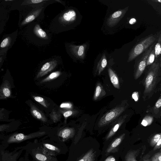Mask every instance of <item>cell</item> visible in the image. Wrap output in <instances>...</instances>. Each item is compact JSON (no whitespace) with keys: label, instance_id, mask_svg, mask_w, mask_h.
Masks as SVG:
<instances>
[{"label":"cell","instance_id":"cell-1","mask_svg":"<svg viewBox=\"0 0 161 161\" xmlns=\"http://www.w3.org/2000/svg\"><path fill=\"white\" fill-rule=\"evenodd\" d=\"M161 81V68L158 60H155L146 72L141 83L144 87L142 98L144 101L151 98L156 92Z\"/></svg>","mask_w":161,"mask_h":161},{"label":"cell","instance_id":"cell-2","mask_svg":"<svg viewBox=\"0 0 161 161\" xmlns=\"http://www.w3.org/2000/svg\"><path fill=\"white\" fill-rule=\"evenodd\" d=\"M158 36L151 34L137 43L130 51L128 62H130L143 53L157 41Z\"/></svg>","mask_w":161,"mask_h":161},{"label":"cell","instance_id":"cell-3","mask_svg":"<svg viewBox=\"0 0 161 161\" xmlns=\"http://www.w3.org/2000/svg\"><path fill=\"white\" fill-rule=\"evenodd\" d=\"M128 106L127 101L125 100L107 112L99 119L98 126L103 127L113 122L125 110Z\"/></svg>","mask_w":161,"mask_h":161},{"label":"cell","instance_id":"cell-4","mask_svg":"<svg viewBox=\"0 0 161 161\" xmlns=\"http://www.w3.org/2000/svg\"><path fill=\"white\" fill-rule=\"evenodd\" d=\"M156 42L149 47L143 53L138 56L139 58H138L136 60L134 66V77L135 80H137L139 78L145 70L146 67V64L148 57L152 50L154 47Z\"/></svg>","mask_w":161,"mask_h":161},{"label":"cell","instance_id":"cell-5","mask_svg":"<svg viewBox=\"0 0 161 161\" xmlns=\"http://www.w3.org/2000/svg\"><path fill=\"white\" fill-rule=\"evenodd\" d=\"M57 64V62L56 60H52L45 63L39 71L36 78L41 77L50 72L56 67Z\"/></svg>","mask_w":161,"mask_h":161},{"label":"cell","instance_id":"cell-6","mask_svg":"<svg viewBox=\"0 0 161 161\" xmlns=\"http://www.w3.org/2000/svg\"><path fill=\"white\" fill-rule=\"evenodd\" d=\"M45 133V132H38L25 135L22 133H19L14 135L11 136L8 139V142H13L20 141L33 137L43 135Z\"/></svg>","mask_w":161,"mask_h":161},{"label":"cell","instance_id":"cell-7","mask_svg":"<svg viewBox=\"0 0 161 161\" xmlns=\"http://www.w3.org/2000/svg\"><path fill=\"white\" fill-rule=\"evenodd\" d=\"M127 9L128 8L114 12L108 19L107 23L108 25L110 27L115 25L122 18Z\"/></svg>","mask_w":161,"mask_h":161},{"label":"cell","instance_id":"cell-8","mask_svg":"<svg viewBox=\"0 0 161 161\" xmlns=\"http://www.w3.org/2000/svg\"><path fill=\"white\" fill-rule=\"evenodd\" d=\"M128 116L127 114H125L120 117L116 120L114 125L106 136V140L109 139L115 134L119 128L125 121Z\"/></svg>","mask_w":161,"mask_h":161},{"label":"cell","instance_id":"cell-9","mask_svg":"<svg viewBox=\"0 0 161 161\" xmlns=\"http://www.w3.org/2000/svg\"><path fill=\"white\" fill-rule=\"evenodd\" d=\"M147 112L151 114L156 118L161 117V94L155 104L151 107L148 108Z\"/></svg>","mask_w":161,"mask_h":161},{"label":"cell","instance_id":"cell-10","mask_svg":"<svg viewBox=\"0 0 161 161\" xmlns=\"http://www.w3.org/2000/svg\"><path fill=\"white\" fill-rule=\"evenodd\" d=\"M11 86L8 81L5 80L2 84L0 89V99H5L11 96Z\"/></svg>","mask_w":161,"mask_h":161},{"label":"cell","instance_id":"cell-11","mask_svg":"<svg viewBox=\"0 0 161 161\" xmlns=\"http://www.w3.org/2000/svg\"><path fill=\"white\" fill-rule=\"evenodd\" d=\"M76 17L75 11L73 10H70L62 14L60 18V21L64 23H69L74 21Z\"/></svg>","mask_w":161,"mask_h":161},{"label":"cell","instance_id":"cell-12","mask_svg":"<svg viewBox=\"0 0 161 161\" xmlns=\"http://www.w3.org/2000/svg\"><path fill=\"white\" fill-rule=\"evenodd\" d=\"M30 111L32 115L36 119L43 122H46L47 119L44 114L36 107L31 104Z\"/></svg>","mask_w":161,"mask_h":161},{"label":"cell","instance_id":"cell-13","mask_svg":"<svg viewBox=\"0 0 161 161\" xmlns=\"http://www.w3.org/2000/svg\"><path fill=\"white\" fill-rule=\"evenodd\" d=\"M70 49L72 53L76 58L82 59L84 57L85 47L84 46L71 45Z\"/></svg>","mask_w":161,"mask_h":161},{"label":"cell","instance_id":"cell-14","mask_svg":"<svg viewBox=\"0 0 161 161\" xmlns=\"http://www.w3.org/2000/svg\"><path fill=\"white\" fill-rule=\"evenodd\" d=\"M106 94L103 86L100 83L98 82L96 85L93 99L95 101L105 96Z\"/></svg>","mask_w":161,"mask_h":161},{"label":"cell","instance_id":"cell-15","mask_svg":"<svg viewBox=\"0 0 161 161\" xmlns=\"http://www.w3.org/2000/svg\"><path fill=\"white\" fill-rule=\"evenodd\" d=\"M108 71L110 81L113 86L115 88L119 89V82L117 75L110 68L108 69Z\"/></svg>","mask_w":161,"mask_h":161},{"label":"cell","instance_id":"cell-16","mask_svg":"<svg viewBox=\"0 0 161 161\" xmlns=\"http://www.w3.org/2000/svg\"><path fill=\"white\" fill-rule=\"evenodd\" d=\"M75 133V129L73 128H65L59 132L58 135L64 139H67L72 136Z\"/></svg>","mask_w":161,"mask_h":161},{"label":"cell","instance_id":"cell-17","mask_svg":"<svg viewBox=\"0 0 161 161\" xmlns=\"http://www.w3.org/2000/svg\"><path fill=\"white\" fill-rule=\"evenodd\" d=\"M155 60H158L161 55V31L158 36L157 42L154 47Z\"/></svg>","mask_w":161,"mask_h":161},{"label":"cell","instance_id":"cell-18","mask_svg":"<svg viewBox=\"0 0 161 161\" xmlns=\"http://www.w3.org/2000/svg\"><path fill=\"white\" fill-rule=\"evenodd\" d=\"M107 64V60L105 54H104L97 64L96 72L98 75H100L106 67Z\"/></svg>","mask_w":161,"mask_h":161},{"label":"cell","instance_id":"cell-19","mask_svg":"<svg viewBox=\"0 0 161 161\" xmlns=\"http://www.w3.org/2000/svg\"><path fill=\"white\" fill-rule=\"evenodd\" d=\"M125 135V134H123L119 137L115 139L108 148L107 152L108 153L111 152L113 149L118 146L124 139Z\"/></svg>","mask_w":161,"mask_h":161},{"label":"cell","instance_id":"cell-20","mask_svg":"<svg viewBox=\"0 0 161 161\" xmlns=\"http://www.w3.org/2000/svg\"><path fill=\"white\" fill-rule=\"evenodd\" d=\"M96 153L92 149H91L78 161H94Z\"/></svg>","mask_w":161,"mask_h":161},{"label":"cell","instance_id":"cell-21","mask_svg":"<svg viewBox=\"0 0 161 161\" xmlns=\"http://www.w3.org/2000/svg\"><path fill=\"white\" fill-rule=\"evenodd\" d=\"M139 150H132L128 152L125 157V161H137L136 158L139 153Z\"/></svg>","mask_w":161,"mask_h":161},{"label":"cell","instance_id":"cell-22","mask_svg":"<svg viewBox=\"0 0 161 161\" xmlns=\"http://www.w3.org/2000/svg\"><path fill=\"white\" fill-rule=\"evenodd\" d=\"M33 32L34 34L39 37L45 39L47 37L46 32L38 24L36 25L35 26L33 29Z\"/></svg>","mask_w":161,"mask_h":161},{"label":"cell","instance_id":"cell-23","mask_svg":"<svg viewBox=\"0 0 161 161\" xmlns=\"http://www.w3.org/2000/svg\"><path fill=\"white\" fill-rule=\"evenodd\" d=\"M41 10V9L37 10L34 11L33 13L28 15L23 21L21 23V25H24L34 20Z\"/></svg>","mask_w":161,"mask_h":161},{"label":"cell","instance_id":"cell-24","mask_svg":"<svg viewBox=\"0 0 161 161\" xmlns=\"http://www.w3.org/2000/svg\"><path fill=\"white\" fill-rule=\"evenodd\" d=\"M61 74V72L59 71H56L51 73L47 77L42 80L40 83H43L49 81L58 77Z\"/></svg>","mask_w":161,"mask_h":161},{"label":"cell","instance_id":"cell-25","mask_svg":"<svg viewBox=\"0 0 161 161\" xmlns=\"http://www.w3.org/2000/svg\"><path fill=\"white\" fill-rule=\"evenodd\" d=\"M61 113L55 110H53L50 114V118L54 123H56L59 121L61 118Z\"/></svg>","mask_w":161,"mask_h":161},{"label":"cell","instance_id":"cell-26","mask_svg":"<svg viewBox=\"0 0 161 161\" xmlns=\"http://www.w3.org/2000/svg\"><path fill=\"white\" fill-rule=\"evenodd\" d=\"M60 112L62 113L64 117L65 120L71 116L76 114L78 113V111L76 110L72 109H66L64 110H60Z\"/></svg>","mask_w":161,"mask_h":161},{"label":"cell","instance_id":"cell-27","mask_svg":"<svg viewBox=\"0 0 161 161\" xmlns=\"http://www.w3.org/2000/svg\"><path fill=\"white\" fill-rule=\"evenodd\" d=\"M155 60V55L154 47L148 57L146 68L151 65L154 63Z\"/></svg>","mask_w":161,"mask_h":161},{"label":"cell","instance_id":"cell-28","mask_svg":"<svg viewBox=\"0 0 161 161\" xmlns=\"http://www.w3.org/2000/svg\"><path fill=\"white\" fill-rule=\"evenodd\" d=\"M34 99L45 108H47L49 104L47 101L43 97L36 96H33Z\"/></svg>","mask_w":161,"mask_h":161},{"label":"cell","instance_id":"cell-29","mask_svg":"<svg viewBox=\"0 0 161 161\" xmlns=\"http://www.w3.org/2000/svg\"><path fill=\"white\" fill-rule=\"evenodd\" d=\"M161 138V133H158L154 135L151 139L150 145L152 147H154Z\"/></svg>","mask_w":161,"mask_h":161},{"label":"cell","instance_id":"cell-30","mask_svg":"<svg viewBox=\"0 0 161 161\" xmlns=\"http://www.w3.org/2000/svg\"><path fill=\"white\" fill-rule=\"evenodd\" d=\"M151 161H161V152L155 153L152 157Z\"/></svg>","mask_w":161,"mask_h":161},{"label":"cell","instance_id":"cell-31","mask_svg":"<svg viewBox=\"0 0 161 161\" xmlns=\"http://www.w3.org/2000/svg\"><path fill=\"white\" fill-rule=\"evenodd\" d=\"M44 145L46 148L50 150L54 151H58V149L56 147L51 144L45 143L44 144Z\"/></svg>","mask_w":161,"mask_h":161},{"label":"cell","instance_id":"cell-32","mask_svg":"<svg viewBox=\"0 0 161 161\" xmlns=\"http://www.w3.org/2000/svg\"><path fill=\"white\" fill-rule=\"evenodd\" d=\"M9 42V39L8 37L4 38L1 42L0 44L1 48H4L7 46Z\"/></svg>","mask_w":161,"mask_h":161},{"label":"cell","instance_id":"cell-33","mask_svg":"<svg viewBox=\"0 0 161 161\" xmlns=\"http://www.w3.org/2000/svg\"><path fill=\"white\" fill-rule=\"evenodd\" d=\"M60 107L61 108H72V105L70 103H63L60 105Z\"/></svg>","mask_w":161,"mask_h":161},{"label":"cell","instance_id":"cell-34","mask_svg":"<svg viewBox=\"0 0 161 161\" xmlns=\"http://www.w3.org/2000/svg\"><path fill=\"white\" fill-rule=\"evenodd\" d=\"M161 147V138L157 142L156 145L154 147L153 150L155 151L158 149H159Z\"/></svg>","mask_w":161,"mask_h":161},{"label":"cell","instance_id":"cell-35","mask_svg":"<svg viewBox=\"0 0 161 161\" xmlns=\"http://www.w3.org/2000/svg\"><path fill=\"white\" fill-rule=\"evenodd\" d=\"M47 0H31L29 1V3L31 4H37L42 3V2L47 1Z\"/></svg>","mask_w":161,"mask_h":161},{"label":"cell","instance_id":"cell-36","mask_svg":"<svg viewBox=\"0 0 161 161\" xmlns=\"http://www.w3.org/2000/svg\"><path fill=\"white\" fill-rule=\"evenodd\" d=\"M2 161H16L15 159H13V157L11 156H7V159H5L4 160H2Z\"/></svg>","mask_w":161,"mask_h":161},{"label":"cell","instance_id":"cell-37","mask_svg":"<svg viewBox=\"0 0 161 161\" xmlns=\"http://www.w3.org/2000/svg\"><path fill=\"white\" fill-rule=\"evenodd\" d=\"M132 98L136 101L138 99V93L136 92H134L132 95Z\"/></svg>","mask_w":161,"mask_h":161},{"label":"cell","instance_id":"cell-38","mask_svg":"<svg viewBox=\"0 0 161 161\" xmlns=\"http://www.w3.org/2000/svg\"><path fill=\"white\" fill-rule=\"evenodd\" d=\"M104 161H115V159L113 156H111L108 157Z\"/></svg>","mask_w":161,"mask_h":161},{"label":"cell","instance_id":"cell-39","mask_svg":"<svg viewBox=\"0 0 161 161\" xmlns=\"http://www.w3.org/2000/svg\"><path fill=\"white\" fill-rule=\"evenodd\" d=\"M9 127V125L6 124H3L0 125V131L6 129V128H8Z\"/></svg>","mask_w":161,"mask_h":161},{"label":"cell","instance_id":"cell-40","mask_svg":"<svg viewBox=\"0 0 161 161\" xmlns=\"http://www.w3.org/2000/svg\"><path fill=\"white\" fill-rule=\"evenodd\" d=\"M3 108H1L0 111V119L1 120L3 118Z\"/></svg>","mask_w":161,"mask_h":161},{"label":"cell","instance_id":"cell-41","mask_svg":"<svg viewBox=\"0 0 161 161\" xmlns=\"http://www.w3.org/2000/svg\"><path fill=\"white\" fill-rule=\"evenodd\" d=\"M136 22V20L134 18H132L129 21V23L130 24H133Z\"/></svg>","mask_w":161,"mask_h":161},{"label":"cell","instance_id":"cell-42","mask_svg":"<svg viewBox=\"0 0 161 161\" xmlns=\"http://www.w3.org/2000/svg\"><path fill=\"white\" fill-rule=\"evenodd\" d=\"M158 61L159 62L160 67L161 68V55L159 58Z\"/></svg>","mask_w":161,"mask_h":161},{"label":"cell","instance_id":"cell-43","mask_svg":"<svg viewBox=\"0 0 161 161\" xmlns=\"http://www.w3.org/2000/svg\"><path fill=\"white\" fill-rule=\"evenodd\" d=\"M152 1L155 2L159 3H161V0H152Z\"/></svg>","mask_w":161,"mask_h":161},{"label":"cell","instance_id":"cell-44","mask_svg":"<svg viewBox=\"0 0 161 161\" xmlns=\"http://www.w3.org/2000/svg\"><path fill=\"white\" fill-rule=\"evenodd\" d=\"M143 161H151L148 158H145L143 160Z\"/></svg>","mask_w":161,"mask_h":161},{"label":"cell","instance_id":"cell-45","mask_svg":"<svg viewBox=\"0 0 161 161\" xmlns=\"http://www.w3.org/2000/svg\"><path fill=\"white\" fill-rule=\"evenodd\" d=\"M158 89L160 91H161V82L160 85L159 86V87H158Z\"/></svg>","mask_w":161,"mask_h":161},{"label":"cell","instance_id":"cell-46","mask_svg":"<svg viewBox=\"0 0 161 161\" xmlns=\"http://www.w3.org/2000/svg\"><path fill=\"white\" fill-rule=\"evenodd\" d=\"M160 152H161V149H160Z\"/></svg>","mask_w":161,"mask_h":161}]
</instances>
